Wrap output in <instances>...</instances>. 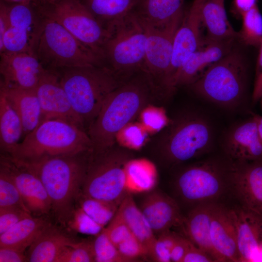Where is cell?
Masks as SVG:
<instances>
[{"instance_id":"obj_1","label":"cell","mask_w":262,"mask_h":262,"mask_svg":"<svg viewBox=\"0 0 262 262\" xmlns=\"http://www.w3.org/2000/svg\"><path fill=\"white\" fill-rule=\"evenodd\" d=\"M163 100L148 74L141 70L120 84L107 98L87 131L93 150L115 144L117 133L138 117L147 105Z\"/></svg>"},{"instance_id":"obj_2","label":"cell","mask_w":262,"mask_h":262,"mask_svg":"<svg viewBox=\"0 0 262 262\" xmlns=\"http://www.w3.org/2000/svg\"><path fill=\"white\" fill-rule=\"evenodd\" d=\"M92 150L32 161L10 158L40 179L50 197L51 210L56 219L65 226L67 225L81 193L82 184Z\"/></svg>"},{"instance_id":"obj_3","label":"cell","mask_w":262,"mask_h":262,"mask_svg":"<svg viewBox=\"0 0 262 262\" xmlns=\"http://www.w3.org/2000/svg\"><path fill=\"white\" fill-rule=\"evenodd\" d=\"M87 132L109 94L123 82L108 69L93 65L54 70Z\"/></svg>"},{"instance_id":"obj_4","label":"cell","mask_w":262,"mask_h":262,"mask_svg":"<svg viewBox=\"0 0 262 262\" xmlns=\"http://www.w3.org/2000/svg\"><path fill=\"white\" fill-rule=\"evenodd\" d=\"M91 149L93 145L85 130L65 121L52 119L42 122L10 153L5 154L17 160L32 161Z\"/></svg>"},{"instance_id":"obj_5","label":"cell","mask_w":262,"mask_h":262,"mask_svg":"<svg viewBox=\"0 0 262 262\" xmlns=\"http://www.w3.org/2000/svg\"><path fill=\"white\" fill-rule=\"evenodd\" d=\"M117 144L91 151L81 187V194L120 204L128 193L125 166L133 155Z\"/></svg>"},{"instance_id":"obj_6","label":"cell","mask_w":262,"mask_h":262,"mask_svg":"<svg viewBox=\"0 0 262 262\" xmlns=\"http://www.w3.org/2000/svg\"><path fill=\"white\" fill-rule=\"evenodd\" d=\"M146 39L143 25L131 12L114 28L103 45L99 57L100 66L124 82L143 70Z\"/></svg>"},{"instance_id":"obj_7","label":"cell","mask_w":262,"mask_h":262,"mask_svg":"<svg viewBox=\"0 0 262 262\" xmlns=\"http://www.w3.org/2000/svg\"><path fill=\"white\" fill-rule=\"evenodd\" d=\"M213 138L212 128L207 119L186 114L171 119L157 142V151L165 163L178 164L209 152Z\"/></svg>"},{"instance_id":"obj_8","label":"cell","mask_w":262,"mask_h":262,"mask_svg":"<svg viewBox=\"0 0 262 262\" xmlns=\"http://www.w3.org/2000/svg\"><path fill=\"white\" fill-rule=\"evenodd\" d=\"M247 68L242 54L233 49L210 66L188 86L196 95L219 106L237 105L246 90Z\"/></svg>"},{"instance_id":"obj_9","label":"cell","mask_w":262,"mask_h":262,"mask_svg":"<svg viewBox=\"0 0 262 262\" xmlns=\"http://www.w3.org/2000/svg\"><path fill=\"white\" fill-rule=\"evenodd\" d=\"M33 53L46 69L100 66L98 57L56 21L46 17Z\"/></svg>"},{"instance_id":"obj_10","label":"cell","mask_w":262,"mask_h":262,"mask_svg":"<svg viewBox=\"0 0 262 262\" xmlns=\"http://www.w3.org/2000/svg\"><path fill=\"white\" fill-rule=\"evenodd\" d=\"M173 185L176 196L192 208L217 202L229 189L228 163L208 159L189 165L178 173Z\"/></svg>"},{"instance_id":"obj_11","label":"cell","mask_w":262,"mask_h":262,"mask_svg":"<svg viewBox=\"0 0 262 262\" xmlns=\"http://www.w3.org/2000/svg\"><path fill=\"white\" fill-rule=\"evenodd\" d=\"M59 23L98 57L112 32L105 28L81 0H48L39 9Z\"/></svg>"},{"instance_id":"obj_12","label":"cell","mask_w":262,"mask_h":262,"mask_svg":"<svg viewBox=\"0 0 262 262\" xmlns=\"http://www.w3.org/2000/svg\"><path fill=\"white\" fill-rule=\"evenodd\" d=\"M184 8L165 25L158 27L143 25L147 36L144 66L146 71L165 99L164 84L172 56L174 37L181 22Z\"/></svg>"},{"instance_id":"obj_13","label":"cell","mask_w":262,"mask_h":262,"mask_svg":"<svg viewBox=\"0 0 262 262\" xmlns=\"http://www.w3.org/2000/svg\"><path fill=\"white\" fill-rule=\"evenodd\" d=\"M203 0H194L188 9L184 10L181 23L174 40L171 66L164 84L167 98L176 91L175 82L177 72L183 61L201 44L203 25L201 7Z\"/></svg>"},{"instance_id":"obj_14","label":"cell","mask_w":262,"mask_h":262,"mask_svg":"<svg viewBox=\"0 0 262 262\" xmlns=\"http://www.w3.org/2000/svg\"><path fill=\"white\" fill-rule=\"evenodd\" d=\"M6 6L8 26L3 39L4 52L33 53L44 16L29 4L6 3Z\"/></svg>"},{"instance_id":"obj_15","label":"cell","mask_w":262,"mask_h":262,"mask_svg":"<svg viewBox=\"0 0 262 262\" xmlns=\"http://www.w3.org/2000/svg\"><path fill=\"white\" fill-rule=\"evenodd\" d=\"M229 188L241 206L262 215V160L228 162Z\"/></svg>"},{"instance_id":"obj_16","label":"cell","mask_w":262,"mask_h":262,"mask_svg":"<svg viewBox=\"0 0 262 262\" xmlns=\"http://www.w3.org/2000/svg\"><path fill=\"white\" fill-rule=\"evenodd\" d=\"M35 90L41 108V123L49 119H59L85 130L81 119L73 110L55 70L46 69Z\"/></svg>"},{"instance_id":"obj_17","label":"cell","mask_w":262,"mask_h":262,"mask_svg":"<svg viewBox=\"0 0 262 262\" xmlns=\"http://www.w3.org/2000/svg\"><path fill=\"white\" fill-rule=\"evenodd\" d=\"M45 71L33 53L4 51L0 53V86L35 89Z\"/></svg>"},{"instance_id":"obj_18","label":"cell","mask_w":262,"mask_h":262,"mask_svg":"<svg viewBox=\"0 0 262 262\" xmlns=\"http://www.w3.org/2000/svg\"><path fill=\"white\" fill-rule=\"evenodd\" d=\"M0 169L13 179L31 213L48 214L51 210L50 197L41 181L33 173L1 154Z\"/></svg>"},{"instance_id":"obj_19","label":"cell","mask_w":262,"mask_h":262,"mask_svg":"<svg viewBox=\"0 0 262 262\" xmlns=\"http://www.w3.org/2000/svg\"><path fill=\"white\" fill-rule=\"evenodd\" d=\"M236 40L217 41L204 37L198 48L181 64L176 76V90L193 83L210 66L229 53Z\"/></svg>"},{"instance_id":"obj_20","label":"cell","mask_w":262,"mask_h":262,"mask_svg":"<svg viewBox=\"0 0 262 262\" xmlns=\"http://www.w3.org/2000/svg\"><path fill=\"white\" fill-rule=\"evenodd\" d=\"M235 228L240 262H258L262 215L241 205L230 209Z\"/></svg>"},{"instance_id":"obj_21","label":"cell","mask_w":262,"mask_h":262,"mask_svg":"<svg viewBox=\"0 0 262 262\" xmlns=\"http://www.w3.org/2000/svg\"><path fill=\"white\" fill-rule=\"evenodd\" d=\"M224 148L230 162L262 160V142L253 117L229 130L225 139Z\"/></svg>"},{"instance_id":"obj_22","label":"cell","mask_w":262,"mask_h":262,"mask_svg":"<svg viewBox=\"0 0 262 262\" xmlns=\"http://www.w3.org/2000/svg\"><path fill=\"white\" fill-rule=\"evenodd\" d=\"M140 209L155 234L181 226L184 219L178 202L166 194L150 192L143 199Z\"/></svg>"},{"instance_id":"obj_23","label":"cell","mask_w":262,"mask_h":262,"mask_svg":"<svg viewBox=\"0 0 262 262\" xmlns=\"http://www.w3.org/2000/svg\"><path fill=\"white\" fill-rule=\"evenodd\" d=\"M210 233L216 262H240L236 233L230 209L218 205L212 217Z\"/></svg>"},{"instance_id":"obj_24","label":"cell","mask_w":262,"mask_h":262,"mask_svg":"<svg viewBox=\"0 0 262 262\" xmlns=\"http://www.w3.org/2000/svg\"><path fill=\"white\" fill-rule=\"evenodd\" d=\"M219 204L217 202H208L192 208L184 217L183 231L194 245L204 250L215 260L210 240V226L214 212Z\"/></svg>"},{"instance_id":"obj_25","label":"cell","mask_w":262,"mask_h":262,"mask_svg":"<svg viewBox=\"0 0 262 262\" xmlns=\"http://www.w3.org/2000/svg\"><path fill=\"white\" fill-rule=\"evenodd\" d=\"M2 93L19 117L22 124L24 137L41 123L42 111L35 89L5 88Z\"/></svg>"},{"instance_id":"obj_26","label":"cell","mask_w":262,"mask_h":262,"mask_svg":"<svg viewBox=\"0 0 262 262\" xmlns=\"http://www.w3.org/2000/svg\"><path fill=\"white\" fill-rule=\"evenodd\" d=\"M76 242L50 224L29 246L26 254L27 262H56L64 248Z\"/></svg>"},{"instance_id":"obj_27","label":"cell","mask_w":262,"mask_h":262,"mask_svg":"<svg viewBox=\"0 0 262 262\" xmlns=\"http://www.w3.org/2000/svg\"><path fill=\"white\" fill-rule=\"evenodd\" d=\"M201 12L203 25L207 31L206 38L217 41L237 39L238 32L228 19L225 0H203Z\"/></svg>"},{"instance_id":"obj_28","label":"cell","mask_w":262,"mask_h":262,"mask_svg":"<svg viewBox=\"0 0 262 262\" xmlns=\"http://www.w3.org/2000/svg\"><path fill=\"white\" fill-rule=\"evenodd\" d=\"M186 0H140L132 13L143 24L163 26L183 8Z\"/></svg>"},{"instance_id":"obj_29","label":"cell","mask_w":262,"mask_h":262,"mask_svg":"<svg viewBox=\"0 0 262 262\" xmlns=\"http://www.w3.org/2000/svg\"><path fill=\"white\" fill-rule=\"evenodd\" d=\"M106 29L114 28L135 8L140 0H81Z\"/></svg>"},{"instance_id":"obj_30","label":"cell","mask_w":262,"mask_h":262,"mask_svg":"<svg viewBox=\"0 0 262 262\" xmlns=\"http://www.w3.org/2000/svg\"><path fill=\"white\" fill-rule=\"evenodd\" d=\"M116 213L127 225L131 233L147 251H151L157 238L136 204L131 194L128 193L120 203Z\"/></svg>"},{"instance_id":"obj_31","label":"cell","mask_w":262,"mask_h":262,"mask_svg":"<svg viewBox=\"0 0 262 262\" xmlns=\"http://www.w3.org/2000/svg\"><path fill=\"white\" fill-rule=\"evenodd\" d=\"M49 224L42 218H26L0 235V247H10L24 252Z\"/></svg>"},{"instance_id":"obj_32","label":"cell","mask_w":262,"mask_h":262,"mask_svg":"<svg viewBox=\"0 0 262 262\" xmlns=\"http://www.w3.org/2000/svg\"><path fill=\"white\" fill-rule=\"evenodd\" d=\"M126 188L130 194L149 192L155 187L158 172L154 164L146 159L131 158L125 166Z\"/></svg>"},{"instance_id":"obj_33","label":"cell","mask_w":262,"mask_h":262,"mask_svg":"<svg viewBox=\"0 0 262 262\" xmlns=\"http://www.w3.org/2000/svg\"><path fill=\"white\" fill-rule=\"evenodd\" d=\"M23 129L18 115L0 92V148L1 154H9L19 143Z\"/></svg>"},{"instance_id":"obj_34","label":"cell","mask_w":262,"mask_h":262,"mask_svg":"<svg viewBox=\"0 0 262 262\" xmlns=\"http://www.w3.org/2000/svg\"><path fill=\"white\" fill-rule=\"evenodd\" d=\"M241 16L242 26L237 39L246 46L259 48L262 42V15L258 5Z\"/></svg>"},{"instance_id":"obj_35","label":"cell","mask_w":262,"mask_h":262,"mask_svg":"<svg viewBox=\"0 0 262 262\" xmlns=\"http://www.w3.org/2000/svg\"><path fill=\"white\" fill-rule=\"evenodd\" d=\"M78 202L83 210L96 223L104 228L116 214L119 204L80 194Z\"/></svg>"},{"instance_id":"obj_36","label":"cell","mask_w":262,"mask_h":262,"mask_svg":"<svg viewBox=\"0 0 262 262\" xmlns=\"http://www.w3.org/2000/svg\"><path fill=\"white\" fill-rule=\"evenodd\" d=\"M138 122L149 135L154 134L164 130L171 122L163 107L152 104L146 106L140 113Z\"/></svg>"},{"instance_id":"obj_37","label":"cell","mask_w":262,"mask_h":262,"mask_svg":"<svg viewBox=\"0 0 262 262\" xmlns=\"http://www.w3.org/2000/svg\"><path fill=\"white\" fill-rule=\"evenodd\" d=\"M148 135L138 122L132 121L118 131L115 143L131 151L138 150L146 143Z\"/></svg>"},{"instance_id":"obj_38","label":"cell","mask_w":262,"mask_h":262,"mask_svg":"<svg viewBox=\"0 0 262 262\" xmlns=\"http://www.w3.org/2000/svg\"><path fill=\"white\" fill-rule=\"evenodd\" d=\"M13 208L30 212L13 179L5 171L0 169V209Z\"/></svg>"},{"instance_id":"obj_39","label":"cell","mask_w":262,"mask_h":262,"mask_svg":"<svg viewBox=\"0 0 262 262\" xmlns=\"http://www.w3.org/2000/svg\"><path fill=\"white\" fill-rule=\"evenodd\" d=\"M96 262H128L108 236L104 228L93 241Z\"/></svg>"},{"instance_id":"obj_40","label":"cell","mask_w":262,"mask_h":262,"mask_svg":"<svg viewBox=\"0 0 262 262\" xmlns=\"http://www.w3.org/2000/svg\"><path fill=\"white\" fill-rule=\"evenodd\" d=\"M95 262L93 241L76 242L67 246L61 253L56 262Z\"/></svg>"},{"instance_id":"obj_41","label":"cell","mask_w":262,"mask_h":262,"mask_svg":"<svg viewBox=\"0 0 262 262\" xmlns=\"http://www.w3.org/2000/svg\"><path fill=\"white\" fill-rule=\"evenodd\" d=\"M179 236L170 230L158 235L149 257L155 262H171V252Z\"/></svg>"},{"instance_id":"obj_42","label":"cell","mask_w":262,"mask_h":262,"mask_svg":"<svg viewBox=\"0 0 262 262\" xmlns=\"http://www.w3.org/2000/svg\"><path fill=\"white\" fill-rule=\"evenodd\" d=\"M67 225L79 233L95 236L104 228L94 221L80 206L75 207Z\"/></svg>"},{"instance_id":"obj_43","label":"cell","mask_w":262,"mask_h":262,"mask_svg":"<svg viewBox=\"0 0 262 262\" xmlns=\"http://www.w3.org/2000/svg\"><path fill=\"white\" fill-rule=\"evenodd\" d=\"M116 247L128 262L138 261L140 258L148 256L144 246L133 234Z\"/></svg>"},{"instance_id":"obj_44","label":"cell","mask_w":262,"mask_h":262,"mask_svg":"<svg viewBox=\"0 0 262 262\" xmlns=\"http://www.w3.org/2000/svg\"><path fill=\"white\" fill-rule=\"evenodd\" d=\"M104 229L116 246L132 234L127 225L117 213Z\"/></svg>"},{"instance_id":"obj_45","label":"cell","mask_w":262,"mask_h":262,"mask_svg":"<svg viewBox=\"0 0 262 262\" xmlns=\"http://www.w3.org/2000/svg\"><path fill=\"white\" fill-rule=\"evenodd\" d=\"M31 214L20 208L0 209V235L22 220L31 216Z\"/></svg>"},{"instance_id":"obj_46","label":"cell","mask_w":262,"mask_h":262,"mask_svg":"<svg viewBox=\"0 0 262 262\" xmlns=\"http://www.w3.org/2000/svg\"><path fill=\"white\" fill-rule=\"evenodd\" d=\"M252 96L254 102H257L262 98V42L259 47Z\"/></svg>"},{"instance_id":"obj_47","label":"cell","mask_w":262,"mask_h":262,"mask_svg":"<svg viewBox=\"0 0 262 262\" xmlns=\"http://www.w3.org/2000/svg\"><path fill=\"white\" fill-rule=\"evenodd\" d=\"M215 262V260L210 254L192 243L182 262Z\"/></svg>"},{"instance_id":"obj_48","label":"cell","mask_w":262,"mask_h":262,"mask_svg":"<svg viewBox=\"0 0 262 262\" xmlns=\"http://www.w3.org/2000/svg\"><path fill=\"white\" fill-rule=\"evenodd\" d=\"M192 243L186 237L179 236L171 252V260L182 262Z\"/></svg>"},{"instance_id":"obj_49","label":"cell","mask_w":262,"mask_h":262,"mask_svg":"<svg viewBox=\"0 0 262 262\" xmlns=\"http://www.w3.org/2000/svg\"><path fill=\"white\" fill-rule=\"evenodd\" d=\"M27 262L24 251L10 247H0V262Z\"/></svg>"},{"instance_id":"obj_50","label":"cell","mask_w":262,"mask_h":262,"mask_svg":"<svg viewBox=\"0 0 262 262\" xmlns=\"http://www.w3.org/2000/svg\"><path fill=\"white\" fill-rule=\"evenodd\" d=\"M8 26L6 3L0 2V54L4 52L3 39Z\"/></svg>"},{"instance_id":"obj_51","label":"cell","mask_w":262,"mask_h":262,"mask_svg":"<svg viewBox=\"0 0 262 262\" xmlns=\"http://www.w3.org/2000/svg\"><path fill=\"white\" fill-rule=\"evenodd\" d=\"M257 5V0H233L232 11L239 16Z\"/></svg>"},{"instance_id":"obj_52","label":"cell","mask_w":262,"mask_h":262,"mask_svg":"<svg viewBox=\"0 0 262 262\" xmlns=\"http://www.w3.org/2000/svg\"><path fill=\"white\" fill-rule=\"evenodd\" d=\"M8 4H26L37 9L43 5L48 0H1Z\"/></svg>"},{"instance_id":"obj_53","label":"cell","mask_w":262,"mask_h":262,"mask_svg":"<svg viewBox=\"0 0 262 262\" xmlns=\"http://www.w3.org/2000/svg\"><path fill=\"white\" fill-rule=\"evenodd\" d=\"M253 117L256 121L259 134L262 142V116L254 115Z\"/></svg>"},{"instance_id":"obj_54","label":"cell","mask_w":262,"mask_h":262,"mask_svg":"<svg viewBox=\"0 0 262 262\" xmlns=\"http://www.w3.org/2000/svg\"><path fill=\"white\" fill-rule=\"evenodd\" d=\"M258 262H262V233L260 239Z\"/></svg>"}]
</instances>
